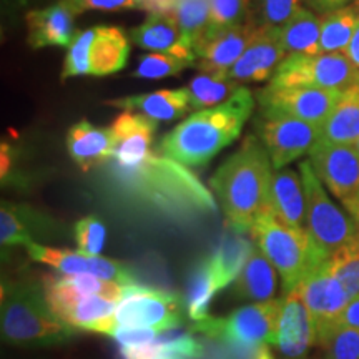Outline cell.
Returning a JSON list of instances; mask_svg holds the SVG:
<instances>
[{
	"label": "cell",
	"instance_id": "1",
	"mask_svg": "<svg viewBox=\"0 0 359 359\" xmlns=\"http://www.w3.org/2000/svg\"><path fill=\"white\" fill-rule=\"evenodd\" d=\"M116 190L137 205L177 219L213 215L218 210L212 191L185 165L151 151L137 167L109 163Z\"/></svg>",
	"mask_w": 359,
	"mask_h": 359
},
{
	"label": "cell",
	"instance_id": "2",
	"mask_svg": "<svg viewBox=\"0 0 359 359\" xmlns=\"http://www.w3.org/2000/svg\"><path fill=\"white\" fill-rule=\"evenodd\" d=\"M271 158L257 137L248 135L241 147L210 178L230 226L250 233L257 219L271 210Z\"/></svg>",
	"mask_w": 359,
	"mask_h": 359
},
{
	"label": "cell",
	"instance_id": "3",
	"mask_svg": "<svg viewBox=\"0 0 359 359\" xmlns=\"http://www.w3.org/2000/svg\"><path fill=\"white\" fill-rule=\"evenodd\" d=\"M253 109V93L241 87L230 100L196 111L177 125L161 140L160 154L185 167L206 165L240 137Z\"/></svg>",
	"mask_w": 359,
	"mask_h": 359
},
{
	"label": "cell",
	"instance_id": "4",
	"mask_svg": "<svg viewBox=\"0 0 359 359\" xmlns=\"http://www.w3.org/2000/svg\"><path fill=\"white\" fill-rule=\"evenodd\" d=\"M0 326L2 339L19 348H50L70 343L77 330L53 314L43 286L32 280H4Z\"/></svg>",
	"mask_w": 359,
	"mask_h": 359
},
{
	"label": "cell",
	"instance_id": "5",
	"mask_svg": "<svg viewBox=\"0 0 359 359\" xmlns=\"http://www.w3.org/2000/svg\"><path fill=\"white\" fill-rule=\"evenodd\" d=\"M250 235L280 273L283 293L293 291L304 276L327 259L314 245L308 230L288 226L273 210H268L255 222Z\"/></svg>",
	"mask_w": 359,
	"mask_h": 359
},
{
	"label": "cell",
	"instance_id": "6",
	"mask_svg": "<svg viewBox=\"0 0 359 359\" xmlns=\"http://www.w3.org/2000/svg\"><path fill=\"white\" fill-rule=\"evenodd\" d=\"M281 299L257 302L228 316H208L193 325L191 333H201L218 339L233 349H258L275 344Z\"/></svg>",
	"mask_w": 359,
	"mask_h": 359
},
{
	"label": "cell",
	"instance_id": "7",
	"mask_svg": "<svg viewBox=\"0 0 359 359\" xmlns=\"http://www.w3.org/2000/svg\"><path fill=\"white\" fill-rule=\"evenodd\" d=\"M299 172L306 193V230L318 250L331 258L336 251L356 240L359 223L327 196L309 160L299 163Z\"/></svg>",
	"mask_w": 359,
	"mask_h": 359
},
{
	"label": "cell",
	"instance_id": "8",
	"mask_svg": "<svg viewBox=\"0 0 359 359\" xmlns=\"http://www.w3.org/2000/svg\"><path fill=\"white\" fill-rule=\"evenodd\" d=\"M130 55L127 35L118 27L80 30L67 50L62 79L105 77L125 69Z\"/></svg>",
	"mask_w": 359,
	"mask_h": 359
},
{
	"label": "cell",
	"instance_id": "9",
	"mask_svg": "<svg viewBox=\"0 0 359 359\" xmlns=\"http://www.w3.org/2000/svg\"><path fill=\"white\" fill-rule=\"evenodd\" d=\"M359 82V70L344 53L288 55L278 67L268 85L271 87H314L344 90Z\"/></svg>",
	"mask_w": 359,
	"mask_h": 359
},
{
	"label": "cell",
	"instance_id": "10",
	"mask_svg": "<svg viewBox=\"0 0 359 359\" xmlns=\"http://www.w3.org/2000/svg\"><path fill=\"white\" fill-rule=\"evenodd\" d=\"M185 298L143 285H125L123 299L115 311L116 326L148 327L167 333L183 323Z\"/></svg>",
	"mask_w": 359,
	"mask_h": 359
},
{
	"label": "cell",
	"instance_id": "11",
	"mask_svg": "<svg viewBox=\"0 0 359 359\" xmlns=\"http://www.w3.org/2000/svg\"><path fill=\"white\" fill-rule=\"evenodd\" d=\"M309 163L349 215L359 203V151L354 145L321 140L309 151Z\"/></svg>",
	"mask_w": 359,
	"mask_h": 359
},
{
	"label": "cell",
	"instance_id": "12",
	"mask_svg": "<svg viewBox=\"0 0 359 359\" xmlns=\"http://www.w3.org/2000/svg\"><path fill=\"white\" fill-rule=\"evenodd\" d=\"M341 92L314 87H264L258 93L263 118L290 116L323 128Z\"/></svg>",
	"mask_w": 359,
	"mask_h": 359
},
{
	"label": "cell",
	"instance_id": "13",
	"mask_svg": "<svg viewBox=\"0 0 359 359\" xmlns=\"http://www.w3.org/2000/svg\"><path fill=\"white\" fill-rule=\"evenodd\" d=\"M29 257L35 262L55 268L62 275H93L103 280L116 281L120 285H137L135 273L127 264L116 259L92 257L82 251L52 248L30 241L25 245Z\"/></svg>",
	"mask_w": 359,
	"mask_h": 359
},
{
	"label": "cell",
	"instance_id": "14",
	"mask_svg": "<svg viewBox=\"0 0 359 359\" xmlns=\"http://www.w3.org/2000/svg\"><path fill=\"white\" fill-rule=\"evenodd\" d=\"M321 127L290 116L264 118L262 140L275 170L285 168L291 161L306 155L320 142Z\"/></svg>",
	"mask_w": 359,
	"mask_h": 359
},
{
	"label": "cell",
	"instance_id": "15",
	"mask_svg": "<svg viewBox=\"0 0 359 359\" xmlns=\"http://www.w3.org/2000/svg\"><path fill=\"white\" fill-rule=\"evenodd\" d=\"M314 343H318L316 323L302 296L296 290L285 293L273 346L285 359H306Z\"/></svg>",
	"mask_w": 359,
	"mask_h": 359
},
{
	"label": "cell",
	"instance_id": "16",
	"mask_svg": "<svg viewBox=\"0 0 359 359\" xmlns=\"http://www.w3.org/2000/svg\"><path fill=\"white\" fill-rule=\"evenodd\" d=\"M306 308L311 313L316 330H321L331 323H334L351 302L346 288L341 285V281L333 275L327 259L313 269L294 288Z\"/></svg>",
	"mask_w": 359,
	"mask_h": 359
},
{
	"label": "cell",
	"instance_id": "17",
	"mask_svg": "<svg viewBox=\"0 0 359 359\" xmlns=\"http://www.w3.org/2000/svg\"><path fill=\"white\" fill-rule=\"evenodd\" d=\"M255 19H248L243 24L224 29L222 32L206 39L196 53L195 67L201 74H213L226 77L233 65L240 60L248 45L253 42L259 32Z\"/></svg>",
	"mask_w": 359,
	"mask_h": 359
},
{
	"label": "cell",
	"instance_id": "18",
	"mask_svg": "<svg viewBox=\"0 0 359 359\" xmlns=\"http://www.w3.org/2000/svg\"><path fill=\"white\" fill-rule=\"evenodd\" d=\"M286 57L288 53L283 47L281 30L262 27L253 42L240 57V60L228 72L226 77L240 85L271 80Z\"/></svg>",
	"mask_w": 359,
	"mask_h": 359
},
{
	"label": "cell",
	"instance_id": "19",
	"mask_svg": "<svg viewBox=\"0 0 359 359\" xmlns=\"http://www.w3.org/2000/svg\"><path fill=\"white\" fill-rule=\"evenodd\" d=\"M116 137V150L114 160L118 167H137L151 154V142L156 130L155 120L142 114L125 110L111 123Z\"/></svg>",
	"mask_w": 359,
	"mask_h": 359
},
{
	"label": "cell",
	"instance_id": "20",
	"mask_svg": "<svg viewBox=\"0 0 359 359\" xmlns=\"http://www.w3.org/2000/svg\"><path fill=\"white\" fill-rule=\"evenodd\" d=\"M75 11L65 0L27 13V40L32 48L69 47L75 37Z\"/></svg>",
	"mask_w": 359,
	"mask_h": 359
},
{
	"label": "cell",
	"instance_id": "21",
	"mask_svg": "<svg viewBox=\"0 0 359 359\" xmlns=\"http://www.w3.org/2000/svg\"><path fill=\"white\" fill-rule=\"evenodd\" d=\"M132 40L135 45L155 53H172L196 64V53L183 37L178 20L173 12L150 13L140 27L133 29Z\"/></svg>",
	"mask_w": 359,
	"mask_h": 359
},
{
	"label": "cell",
	"instance_id": "22",
	"mask_svg": "<svg viewBox=\"0 0 359 359\" xmlns=\"http://www.w3.org/2000/svg\"><path fill=\"white\" fill-rule=\"evenodd\" d=\"M67 148L72 160L88 172L114 160L116 137L111 127H95L87 120H80L67 133Z\"/></svg>",
	"mask_w": 359,
	"mask_h": 359
},
{
	"label": "cell",
	"instance_id": "23",
	"mask_svg": "<svg viewBox=\"0 0 359 359\" xmlns=\"http://www.w3.org/2000/svg\"><path fill=\"white\" fill-rule=\"evenodd\" d=\"M269 205L283 223L296 230H306V193L303 178L294 170H273Z\"/></svg>",
	"mask_w": 359,
	"mask_h": 359
},
{
	"label": "cell",
	"instance_id": "24",
	"mask_svg": "<svg viewBox=\"0 0 359 359\" xmlns=\"http://www.w3.org/2000/svg\"><path fill=\"white\" fill-rule=\"evenodd\" d=\"M107 105L127 111H138L155 122H170L191 110L188 87L165 88L156 90L154 93H145V95L116 98V100L107 102Z\"/></svg>",
	"mask_w": 359,
	"mask_h": 359
},
{
	"label": "cell",
	"instance_id": "25",
	"mask_svg": "<svg viewBox=\"0 0 359 359\" xmlns=\"http://www.w3.org/2000/svg\"><path fill=\"white\" fill-rule=\"evenodd\" d=\"M118 303L110 302L103 296H82L70 306L57 314L60 321L77 331H90L111 336L116 330L115 311Z\"/></svg>",
	"mask_w": 359,
	"mask_h": 359
},
{
	"label": "cell",
	"instance_id": "26",
	"mask_svg": "<svg viewBox=\"0 0 359 359\" xmlns=\"http://www.w3.org/2000/svg\"><path fill=\"white\" fill-rule=\"evenodd\" d=\"M266 255L255 245L251 257L233 283V294L238 299L269 302L276 291V271Z\"/></svg>",
	"mask_w": 359,
	"mask_h": 359
},
{
	"label": "cell",
	"instance_id": "27",
	"mask_svg": "<svg viewBox=\"0 0 359 359\" xmlns=\"http://www.w3.org/2000/svg\"><path fill=\"white\" fill-rule=\"evenodd\" d=\"M255 248V241L246 238V233L238 231L231 226V231L222 238L218 248L210 257L213 275L217 278L218 288L223 290L228 285L235 283L240 276L241 269L245 268L246 262L251 257Z\"/></svg>",
	"mask_w": 359,
	"mask_h": 359
},
{
	"label": "cell",
	"instance_id": "28",
	"mask_svg": "<svg viewBox=\"0 0 359 359\" xmlns=\"http://www.w3.org/2000/svg\"><path fill=\"white\" fill-rule=\"evenodd\" d=\"M359 138V82L339 93L321 128V140L354 145Z\"/></svg>",
	"mask_w": 359,
	"mask_h": 359
},
{
	"label": "cell",
	"instance_id": "29",
	"mask_svg": "<svg viewBox=\"0 0 359 359\" xmlns=\"http://www.w3.org/2000/svg\"><path fill=\"white\" fill-rule=\"evenodd\" d=\"M358 25L359 7L356 2L323 13L320 53H344Z\"/></svg>",
	"mask_w": 359,
	"mask_h": 359
},
{
	"label": "cell",
	"instance_id": "30",
	"mask_svg": "<svg viewBox=\"0 0 359 359\" xmlns=\"http://www.w3.org/2000/svg\"><path fill=\"white\" fill-rule=\"evenodd\" d=\"M281 42L288 55H318L321 39V17L302 8L281 27Z\"/></svg>",
	"mask_w": 359,
	"mask_h": 359
},
{
	"label": "cell",
	"instance_id": "31",
	"mask_svg": "<svg viewBox=\"0 0 359 359\" xmlns=\"http://www.w3.org/2000/svg\"><path fill=\"white\" fill-rule=\"evenodd\" d=\"M47 223L39 218L32 210L20 205H12L4 201L0 208V243L4 248L11 246H25L35 241V233L45 230Z\"/></svg>",
	"mask_w": 359,
	"mask_h": 359
},
{
	"label": "cell",
	"instance_id": "32",
	"mask_svg": "<svg viewBox=\"0 0 359 359\" xmlns=\"http://www.w3.org/2000/svg\"><path fill=\"white\" fill-rule=\"evenodd\" d=\"M218 291L219 288L213 275L210 257L198 259L188 278L185 296V308L193 323L203 321L210 316V304Z\"/></svg>",
	"mask_w": 359,
	"mask_h": 359
},
{
	"label": "cell",
	"instance_id": "33",
	"mask_svg": "<svg viewBox=\"0 0 359 359\" xmlns=\"http://www.w3.org/2000/svg\"><path fill=\"white\" fill-rule=\"evenodd\" d=\"M240 88V83L228 77H222V75H196V77L190 82V85H188L191 109L205 110L222 105V103L230 100Z\"/></svg>",
	"mask_w": 359,
	"mask_h": 359
},
{
	"label": "cell",
	"instance_id": "34",
	"mask_svg": "<svg viewBox=\"0 0 359 359\" xmlns=\"http://www.w3.org/2000/svg\"><path fill=\"white\" fill-rule=\"evenodd\" d=\"M187 43L198 53L205 42L210 22V0H177L173 8Z\"/></svg>",
	"mask_w": 359,
	"mask_h": 359
},
{
	"label": "cell",
	"instance_id": "35",
	"mask_svg": "<svg viewBox=\"0 0 359 359\" xmlns=\"http://www.w3.org/2000/svg\"><path fill=\"white\" fill-rule=\"evenodd\" d=\"M325 359H359V330L334 321L318 330Z\"/></svg>",
	"mask_w": 359,
	"mask_h": 359
},
{
	"label": "cell",
	"instance_id": "36",
	"mask_svg": "<svg viewBox=\"0 0 359 359\" xmlns=\"http://www.w3.org/2000/svg\"><path fill=\"white\" fill-rule=\"evenodd\" d=\"M327 264L341 285L346 288L349 298L359 296V236L327 258Z\"/></svg>",
	"mask_w": 359,
	"mask_h": 359
},
{
	"label": "cell",
	"instance_id": "37",
	"mask_svg": "<svg viewBox=\"0 0 359 359\" xmlns=\"http://www.w3.org/2000/svg\"><path fill=\"white\" fill-rule=\"evenodd\" d=\"M195 65V62L187 58L172 55V53H145L138 60L137 69L133 72V77L160 80L167 77H175L182 74L185 69Z\"/></svg>",
	"mask_w": 359,
	"mask_h": 359
},
{
	"label": "cell",
	"instance_id": "38",
	"mask_svg": "<svg viewBox=\"0 0 359 359\" xmlns=\"http://www.w3.org/2000/svg\"><path fill=\"white\" fill-rule=\"evenodd\" d=\"M248 19H251L250 0H210V22L205 40Z\"/></svg>",
	"mask_w": 359,
	"mask_h": 359
},
{
	"label": "cell",
	"instance_id": "39",
	"mask_svg": "<svg viewBox=\"0 0 359 359\" xmlns=\"http://www.w3.org/2000/svg\"><path fill=\"white\" fill-rule=\"evenodd\" d=\"M302 8V0H250V12L266 29H281Z\"/></svg>",
	"mask_w": 359,
	"mask_h": 359
},
{
	"label": "cell",
	"instance_id": "40",
	"mask_svg": "<svg viewBox=\"0 0 359 359\" xmlns=\"http://www.w3.org/2000/svg\"><path fill=\"white\" fill-rule=\"evenodd\" d=\"M75 13L83 11H122V8H142L150 13L173 12L177 0H65Z\"/></svg>",
	"mask_w": 359,
	"mask_h": 359
},
{
	"label": "cell",
	"instance_id": "41",
	"mask_svg": "<svg viewBox=\"0 0 359 359\" xmlns=\"http://www.w3.org/2000/svg\"><path fill=\"white\" fill-rule=\"evenodd\" d=\"M75 240H77L79 251L100 257L107 240V228L102 219L97 217H85L75 224Z\"/></svg>",
	"mask_w": 359,
	"mask_h": 359
},
{
	"label": "cell",
	"instance_id": "42",
	"mask_svg": "<svg viewBox=\"0 0 359 359\" xmlns=\"http://www.w3.org/2000/svg\"><path fill=\"white\" fill-rule=\"evenodd\" d=\"M165 353L175 359H198L203 356V343L191 333H170L161 336Z\"/></svg>",
	"mask_w": 359,
	"mask_h": 359
},
{
	"label": "cell",
	"instance_id": "43",
	"mask_svg": "<svg viewBox=\"0 0 359 359\" xmlns=\"http://www.w3.org/2000/svg\"><path fill=\"white\" fill-rule=\"evenodd\" d=\"M161 333L148 327H133V326H116L111 338L116 341L118 348H135L151 343L158 338Z\"/></svg>",
	"mask_w": 359,
	"mask_h": 359
},
{
	"label": "cell",
	"instance_id": "44",
	"mask_svg": "<svg viewBox=\"0 0 359 359\" xmlns=\"http://www.w3.org/2000/svg\"><path fill=\"white\" fill-rule=\"evenodd\" d=\"M118 354L122 359H160L165 354L161 336L143 346L118 348Z\"/></svg>",
	"mask_w": 359,
	"mask_h": 359
},
{
	"label": "cell",
	"instance_id": "45",
	"mask_svg": "<svg viewBox=\"0 0 359 359\" xmlns=\"http://www.w3.org/2000/svg\"><path fill=\"white\" fill-rule=\"evenodd\" d=\"M336 321L341 323V325L358 327L359 330V296L353 298L351 302L346 304V308L343 309V313L339 314V318Z\"/></svg>",
	"mask_w": 359,
	"mask_h": 359
},
{
	"label": "cell",
	"instance_id": "46",
	"mask_svg": "<svg viewBox=\"0 0 359 359\" xmlns=\"http://www.w3.org/2000/svg\"><path fill=\"white\" fill-rule=\"evenodd\" d=\"M304 2H306L313 11L326 13L330 11H334V8L346 6L349 0H304Z\"/></svg>",
	"mask_w": 359,
	"mask_h": 359
},
{
	"label": "cell",
	"instance_id": "47",
	"mask_svg": "<svg viewBox=\"0 0 359 359\" xmlns=\"http://www.w3.org/2000/svg\"><path fill=\"white\" fill-rule=\"evenodd\" d=\"M344 55H346L348 60L359 70V25L356 32L353 35L351 42H349L346 50H344Z\"/></svg>",
	"mask_w": 359,
	"mask_h": 359
},
{
	"label": "cell",
	"instance_id": "48",
	"mask_svg": "<svg viewBox=\"0 0 359 359\" xmlns=\"http://www.w3.org/2000/svg\"><path fill=\"white\" fill-rule=\"evenodd\" d=\"M12 161H13V156H12L11 145L2 143V168H0V172H2V183H6L8 173H11Z\"/></svg>",
	"mask_w": 359,
	"mask_h": 359
},
{
	"label": "cell",
	"instance_id": "49",
	"mask_svg": "<svg viewBox=\"0 0 359 359\" xmlns=\"http://www.w3.org/2000/svg\"><path fill=\"white\" fill-rule=\"evenodd\" d=\"M255 359H275V358H273V354L269 353L268 346H262V348H258Z\"/></svg>",
	"mask_w": 359,
	"mask_h": 359
},
{
	"label": "cell",
	"instance_id": "50",
	"mask_svg": "<svg viewBox=\"0 0 359 359\" xmlns=\"http://www.w3.org/2000/svg\"><path fill=\"white\" fill-rule=\"evenodd\" d=\"M351 217H353L354 219H356V222L359 223V203H358V206H356V210H354V212H353Z\"/></svg>",
	"mask_w": 359,
	"mask_h": 359
},
{
	"label": "cell",
	"instance_id": "51",
	"mask_svg": "<svg viewBox=\"0 0 359 359\" xmlns=\"http://www.w3.org/2000/svg\"><path fill=\"white\" fill-rule=\"evenodd\" d=\"M354 147H356V150L359 151V138H358V140H356V142H354Z\"/></svg>",
	"mask_w": 359,
	"mask_h": 359
},
{
	"label": "cell",
	"instance_id": "52",
	"mask_svg": "<svg viewBox=\"0 0 359 359\" xmlns=\"http://www.w3.org/2000/svg\"><path fill=\"white\" fill-rule=\"evenodd\" d=\"M20 2H22V4H25V2H29V0H20Z\"/></svg>",
	"mask_w": 359,
	"mask_h": 359
},
{
	"label": "cell",
	"instance_id": "53",
	"mask_svg": "<svg viewBox=\"0 0 359 359\" xmlns=\"http://www.w3.org/2000/svg\"><path fill=\"white\" fill-rule=\"evenodd\" d=\"M354 2H356V4H358V7H359V0H354Z\"/></svg>",
	"mask_w": 359,
	"mask_h": 359
}]
</instances>
